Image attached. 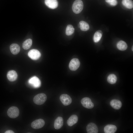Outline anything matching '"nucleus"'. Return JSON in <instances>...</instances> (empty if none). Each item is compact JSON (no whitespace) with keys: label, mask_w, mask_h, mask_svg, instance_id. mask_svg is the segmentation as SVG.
<instances>
[{"label":"nucleus","mask_w":133,"mask_h":133,"mask_svg":"<svg viewBox=\"0 0 133 133\" xmlns=\"http://www.w3.org/2000/svg\"><path fill=\"white\" fill-rule=\"evenodd\" d=\"M83 7V3L82 0H76L72 5V10L74 13L78 14L82 10Z\"/></svg>","instance_id":"1"},{"label":"nucleus","mask_w":133,"mask_h":133,"mask_svg":"<svg viewBox=\"0 0 133 133\" xmlns=\"http://www.w3.org/2000/svg\"><path fill=\"white\" fill-rule=\"evenodd\" d=\"M47 99L46 95L43 93H40L35 95L33 98L34 103L37 105L43 104L46 101Z\"/></svg>","instance_id":"2"},{"label":"nucleus","mask_w":133,"mask_h":133,"mask_svg":"<svg viewBox=\"0 0 133 133\" xmlns=\"http://www.w3.org/2000/svg\"><path fill=\"white\" fill-rule=\"evenodd\" d=\"M8 116L12 118H15L19 115V111L17 107L16 106H12L9 108L7 111Z\"/></svg>","instance_id":"3"},{"label":"nucleus","mask_w":133,"mask_h":133,"mask_svg":"<svg viewBox=\"0 0 133 133\" xmlns=\"http://www.w3.org/2000/svg\"><path fill=\"white\" fill-rule=\"evenodd\" d=\"M29 83L34 88H38L41 86V81L37 77L34 76L30 78L28 80Z\"/></svg>","instance_id":"4"},{"label":"nucleus","mask_w":133,"mask_h":133,"mask_svg":"<svg viewBox=\"0 0 133 133\" xmlns=\"http://www.w3.org/2000/svg\"><path fill=\"white\" fill-rule=\"evenodd\" d=\"M81 102L82 105L88 109H91L94 106V104L91 100L88 97H85L82 99Z\"/></svg>","instance_id":"5"},{"label":"nucleus","mask_w":133,"mask_h":133,"mask_svg":"<svg viewBox=\"0 0 133 133\" xmlns=\"http://www.w3.org/2000/svg\"><path fill=\"white\" fill-rule=\"evenodd\" d=\"M45 124V121L43 119H39L33 122L31 124V126L34 129H38L42 128Z\"/></svg>","instance_id":"6"},{"label":"nucleus","mask_w":133,"mask_h":133,"mask_svg":"<svg viewBox=\"0 0 133 133\" xmlns=\"http://www.w3.org/2000/svg\"><path fill=\"white\" fill-rule=\"evenodd\" d=\"M80 62L77 58H74L72 59L70 61L69 64V67L71 70L75 71L79 67Z\"/></svg>","instance_id":"7"},{"label":"nucleus","mask_w":133,"mask_h":133,"mask_svg":"<svg viewBox=\"0 0 133 133\" xmlns=\"http://www.w3.org/2000/svg\"><path fill=\"white\" fill-rule=\"evenodd\" d=\"M60 99L62 103L65 106L69 105L72 101V99L70 96L66 94L61 95Z\"/></svg>","instance_id":"8"},{"label":"nucleus","mask_w":133,"mask_h":133,"mask_svg":"<svg viewBox=\"0 0 133 133\" xmlns=\"http://www.w3.org/2000/svg\"><path fill=\"white\" fill-rule=\"evenodd\" d=\"M28 56L33 60H37L40 57L41 54L38 50L33 49L30 50L28 53Z\"/></svg>","instance_id":"9"},{"label":"nucleus","mask_w":133,"mask_h":133,"mask_svg":"<svg viewBox=\"0 0 133 133\" xmlns=\"http://www.w3.org/2000/svg\"><path fill=\"white\" fill-rule=\"evenodd\" d=\"M86 130L88 133H97L98 129L97 126L93 123H90L86 126Z\"/></svg>","instance_id":"10"},{"label":"nucleus","mask_w":133,"mask_h":133,"mask_svg":"<svg viewBox=\"0 0 133 133\" xmlns=\"http://www.w3.org/2000/svg\"><path fill=\"white\" fill-rule=\"evenodd\" d=\"M45 3L47 6L51 9L56 8L58 6L57 0H45Z\"/></svg>","instance_id":"11"},{"label":"nucleus","mask_w":133,"mask_h":133,"mask_svg":"<svg viewBox=\"0 0 133 133\" xmlns=\"http://www.w3.org/2000/svg\"><path fill=\"white\" fill-rule=\"evenodd\" d=\"M8 79L10 81L13 82L17 79V75L16 72L14 70H11L9 71L7 74Z\"/></svg>","instance_id":"12"},{"label":"nucleus","mask_w":133,"mask_h":133,"mask_svg":"<svg viewBox=\"0 0 133 133\" xmlns=\"http://www.w3.org/2000/svg\"><path fill=\"white\" fill-rule=\"evenodd\" d=\"M63 124V118L59 116L55 120L54 123V128L56 129H59L62 127Z\"/></svg>","instance_id":"13"},{"label":"nucleus","mask_w":133,"mask_h":133,"mask_svg":"<svg viewBox=\"0 0 133 133\" xmlns=\"http://www.w3.org/2000/svg\"><path fill=\"white\" fill-rule=\"evenodd\" d=\"M117 129V127L116 126L109 124L104 127V131L105 133H114L116 131Z\"/></svg>","instance_id":"14"},{"label":"nucleus","mask_w":133,"mask_h":133,"mask_svg":"<svg viewBox=\"0 0 133 133\" xmlns=\"http://www.w3.org/2000/svg\"><path fill=\"white\" fill-rule=\"evenodd\" d=\"M111 106L113 108L116 110L119 109L122 106V103L119 100L114 99L112 100L110 102Z\"/></svg>","instance_id":"15"},{"label":"nucleus","mask_w":133,"mask_h":133,"mask_svg":"<svg viewBox=\"0 0 133 133\" xmlns=\"http://www.w3.org/2000/svg\"><path fill=\"white\" fill-rule=\"evenodd\" d=\"M78 118L77 116L73 115L71 116L68 119L67 123L68 125L71 126L76 123L77 122Z\"/></svg>","instance_id":"16"},{"label":"nucleus","mask_w":133,"mask_h":133,"mask_svg":"<svg viewBox=\"0 0 133 133\" xmlns=\"http://www.w3.org/2000/svg\"><path fill=\"white\" fill-rule=\"evenodd\" d=\"M11 52L13 54L16 55L19 52L20 48L19 46L17 44H13L10 46Z\"/></svg>","instance_id":"17"},{"label":"nucleus","mask_w":133,"mask_h":133,"mask_svg":"<svg viewBox=\"0 0 133 133\" xmlns=\"http://www.w3.org/2000/svg\"><path fill=\"white\" fill-rule=\"evenodd\" d=\"M78 27L82 31H86L89 28V26L88 24L86 22L81 21L80 22L78 25Z\"/></svg>","instance_id":"18"},{"label":"nucleus","mask_w":133,"mask_h":133,"mask_svg":"<svg viewBox=\"0 0 133 133\" xmlns=\"http://www.w3.org/2000/svg\"><path fill=\"white\" fill-rule=\"evenodd\" d=\"M117 47L118 49L121 51H124L127 48L128 46L126 43L123 41H120L117 44Z\"/></svg>","instance_id":"19"},{"label":"nucleus","mask_w":133,"mask_h":133,"mask_svg":"<svg viewBox=\"0 0 133 133\" xmlns=\"http://www.w3.org/2000/svg\"><path fill=\"white\" fill-rule=\"evenodd\" d=\"M102 35V33L101 30H98L95 33L93 37V40L95 43L98 42L100 40Z\"/></svg>","instance_id":"20"},{"label":"nucleus","mask_w":133,"mask_h":133,"mask_svg":"<svg viewBox=\"0 0 133 133\" xmlns=\"http://www.w3.org/2000/svg\"><path fill=\"white\" fill-rule=\"evenodd\" d=\"M32 44V40L30 39H27L23 43L22 47L25 50L29 49L31 47Z\"/></svg>","instance_id":"21"},{"label":"nucleus","mask_w":133,"mask_h":133,"mask_svg":"<svg viewBox=\"0 0 133 133\" xmlns=\"http://www.w3.org/2000/svg\"><path fill=\"white\" fill-rule=\"evenodd\" d=\"M122 3L123 5L128 9L133 8V3L132 0H122Z\"/></svg>","instance_id":"22"},{"label":"nucleus","mask_w":133,"mask_h":133,"mask_svg":"<svg viewBox=\"0 0 133 133\" xmlns=\"http://www.w3.org/2000/svg\"><path fill=\"white\" fill-rule=\"evenodd\" d=\"M117 80L116 76L114 74H110L107 78L108 82L111 84H114L116 83Z\"/></svg>","instance_id":"23"},{"label":"nucleus","mask_w":133,"mask_h":133,"mask_svg":"<svg viewBox=\"0 0 133 133\" xmlns=\"http://www.w3.org/2000/svg\"><path fill=\"white\" fill-rule=\"evenodd\" d=\"M74 31V29L71 25H68L66 27L65 33L66 35H70L72 34Z\"/></svg>","instance_id":"24"},{"label":"nucleus","mask_w":133,"mask_h":133,"mask_svg":"<svg viewBox=\"0 0 133 133\" xmlns=\"http://www.w3.org/2000/svg\"><path fill=\"white\" fill-rule=\"evenodd\" d=\"M105 1L111 6H115L117 5V0H105Z\"/></svg>","instance_id":"25"},{"label":"nucleus","mask_w":133,"mask_h":133,"mask_svg":"<svg viewBox=\"0 0 133 133\" xmlns=\"http://www.w3.org/2000/svg\"><path fill=\"white\" fill-rule=\"evenodd\" d=\"M5 133H14V132L12 131L11 130H8L6 131Z\"/></svg>","instance_id":"26"},{"label":"nucleus","mask_w":133,"mask_h":133,"mask_svg":"<svg viewBox=\"0 0 133 133\" xmlns=\"http://www.w3.org/2000/svg\"><path fill=\"white\" fill-rule=\"evenodd\" d=\"M132 51H133V46L132 47Z\"/></svg>","instance_id":"27"}]
</instances>
